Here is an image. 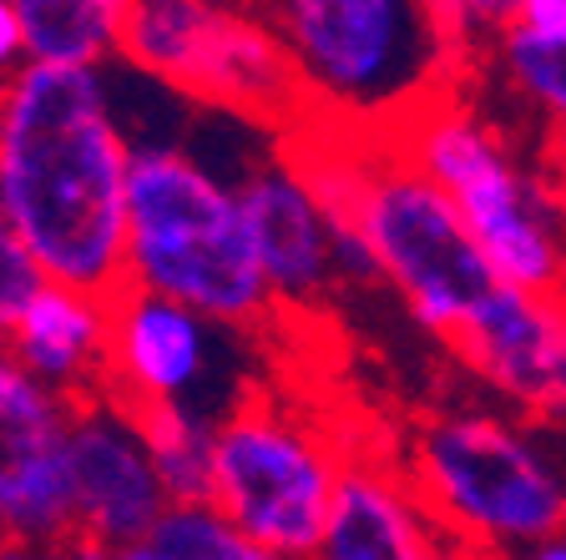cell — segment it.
Listing matches in <instances>:
<instances>
[{
  "label": "cell",
  "mask_w": 566,
  "mask_h": 560,
  "mask_svg": "<svg viewBox=\"0 0 566 560\" xmlns=\"http://www.w3.org/2000/svg\"><path fill=\"white\" fill-rule=\"evenodd\" d=\"M531 556H542V560H566V530H562V536H552V540H542V546L531 550Z\"/></svg>",
  "instance_id": "obj_23"
},
{
  "label": "cell",
  "mask_w": 566,
  "mask_h": 560,
  "mask_svg": "<svg viewBox=\"0 0 566 560\" xmlns=\"http://www.w3.org/2000/svg\"><path fill=\"white\" fill-rule=\"evenodd\" d=\"M142 424H147V440H153V459L167 485V500H212V434H218V420L198 414V409H147Z\"/></svg>",
  "instance_id": "obj_17"
},
{
  "label": "cell",
  "mask_w": 566,
  "mask_h": 560,
  "mask_svg": "<svg viewBox=\"0 0 566 560\" xmlns=\"http://www.w3.org/2000/svg\"><path fill=\"white\" fill-rule=\"evenodd\" d=\"M446 526L420 495L410 469L379 459H344L339 490L329 505L324 550L329 560H420L446 550Z\"/></svg>",
  "instance_id": "obj_14"
},
{
  "label": "cell",
  "mask_w": 566,
  "mask_h": 560,
  "mask_svg": "<svg viewBox=\"0 0 566 560\" xmlns=\"http://www.w3.org/2000/svg\"><path fill=\"white\" fill-rule=\"evenodd\" d=\"M511 21L526 31H566V0H516Z\"/></svg>",
  "instance_id": "obj_22"
},
{
  "label": "cell",
  "mask_w": 566,
  "mask_h": 560,
  "mask_svg": "<svg viewBox=\"0 0 566 560\" xmlns=\"http://www.w3.org/2000/svg\"><path fill=\"white\" fill-rule=\"evenodd\" d=\"M127 283L182 298L228 328H259L279 314L238 182H223L218 167L172 141L132 152Z\"/></svg>",
  "instance_id": "obj_3"
},
{
  "label": "cell",
  "mask_w": 566,
  "mask_h": 560,
  "mask_svg": "<svg viewBox=\"0 0 566 560\" xmlns=\"http://www.w3.org/2000/svg\"><path fill=\"white\" fill-rule=\"evenodd\" d=\"M132 560H263L218 500H167Z\"/></svg>",
  "instance_id": "obj_16"
},
{
  "label": "cell",
  "mask_w": 566,
  "mask_h": 560,
  "mask_svg": "<svg viewBox=\"0 0 566 560\" xmlns=\"http://www.w3.org/2000/svg\"><path fill=\"white\" fill-rule=\"evenodd\" d=\"M395 141L460 202L495 278L552 293L566 288V237L552 198L521 172L506 141L475 112L446 96L424 106Z\"/></svg>",
  "instance_id": "obj_7"
},
{
  "label": "cell",
  "mask_w": 566,
  "mask_h": 560,
  "mask_svg": "<svg viewBox=\"0 0 566 560\" xmlns=\"http://www.w3.org/2000/svg\"><path fill=\"white\" fill-rule=\"evenodd\" d=\"M71 409L21 363L0 369V520L15 550H82L71 485Z\"/></svg>",
  "instance_id": "obj_9"
},
{
  "label": "cell",
  "mask_w": 566,
  "mask_h": 560,
  "mask_svg": "<svg viewBox=\"0 0 566 560\" xmlns=\"http://www.w3.org/2000/svg\"><path fill=\"white\" fill-rule=\"evenodd\" d=\"M71 485L76 536L92 556H132L167 505L147 424L112 389H96L71 409Z\"/></svg>",
  "instance_id": "obj_10"
},
{
  "label": "cell",
  "mask_w": 566,
  "mask_h": 560,
  "mask_svg": "<svg viewBox=\"0 0 566 560\" xmlns=\"http://www.w3.org/2000/svg\"><path fill=\"white\" fill-rule=\"evenodd\" d=\"M485 389L542 420H566V288L501 283L450 334Z\"/></svg>",
  "instance_id": "obj_11"
},
{
  "label": "cell",
  "mask_w": 566,
  "mask_h": 560,
  "mask_svg": "<svg viewBox=\"0 0 566 560\" xmlns=\"http://www.w3.org/2000/svg\"><path fill=\"white\" fill-rule=\"evenodd\" d=\"M410 475L465 550H536L566 530V475L491 414H440L410 444Z\"/></svg>",
  "instance_id": "obj_5"
},
{
  "label": "cell",
  "mask_w": 566,
  "mask_h": 560,
  "mask_svg": "<svg viewBox=\"0 0 566 560\" xmlns=\"http://www.w3.org/2000/svg\"><path fill=\"white\" fill-rule=\"evenodd\" d=\"M495 61L511 92L566 131V31H526L506 21L495 31Z\"/></svg>",
  "instance_id": "obj_18"
},
{
  "label": "cell",
  "mask_w": 566,
  "mask_h": 560,
  "mask_svg": "<svg viewBox=\"0 0 566 560\" xmlns=\"http://www.w3.org/2000/svg\"><path fill=\"white\" fill-rule=\"evenodd\" d=\"M132 152L102 66L25 61L6 82L0 212L46 278L106 298L127 288Z\"/></svg>",
  "instance_id": "obj_1"
},
{
  "label": "cell",
  "mask_w": 566,
  "mask_h": 560,
  "mask_svg": "<svg viewBox=\"0 0 566 560\" xmlns=\"http://www.w3.org/2000/svg\"><path fill=\"white\" fill-rule=\"evenodd\" d=\"M25 61H31V46H25L21 6H15V0H0V86L11 82Z\"/></svg>",
  "instance_id": "obj_21"
},
{
  "label": "cell",
  "mask_w": 566,
  "mask_h": 560,
  "mask_svg": "<svg viewBox=\"0 0 566 560\" xmlns=\"http://www.w3.org/2000/svg\"><path fill=\"white\" fill-rule=\"evenodd\" d=\"M308 117L400 137L460 82L471 41L430 0H273Z\"/></svg>",
  "instance_id": "obj_2"
},
{
  "label": "cell",
  "mask_w": 566,
  "mask_h": 560,
  "mask_svg": "<svg viewBox=\"0 0 566 560\" xmlns=\"http://www.w3.org/2000/svg\"><path fill=\"white\" fill-rule=\"evenodd\" d=\"M31 61L61 66H106L122 56L132 0H15Z\"/></svg>",
  "instance_id": "obj_15"
},
{
  "label": "cell",
  "mask_w": 566,
  "mask_h": 560,
  "mask_svg": "<svg viewBox=\"0 0 566 560\" xmlns=\"http://www.w3.org/2000/svg\"><path fill=\"white\" fill-rule=\"evenodd\" d=\"M6 363H11V353H6V339H0V369H6Z\"/></svg>",
  "instance_id": "obj_24"
},
{
  "label": "cell",
  "mask_w": 566,
  "mask_h": 560,
  "mask_svg": "<svg viewBox=\"0 0 566 560\" xmlns=\"http://www.w3.org/2000/svg\"><path fill=\"white\" fill-rule=\"evenodd\" d=\"M122 61L208 112L253 117L279 137L308 121L304 82L279 25L238 11V0H132Z\"/></svg>",
  "instance_id": "obj_4"
},
{
  "label": "cell",
  "mask_w": 566,
  "mask_h": 560,
  "mask_svg": "<svg viewBox=\"0 0 566 560\" xmlns=\"http://www.w3.org/2000/svg\"><path fill=\"white\" fill-rule=\"evenodd\" d=\"M228 334L238 328L198 314L182 298L127 288L112 298V369L106 389L132 409H198L208 414L228 373ZM218 420V414H208Z\"/></svg>",
  "instance_id": "obj_8"
},
{
  "label": "cell",
  "mask_w": 566,
  "mask_h": 560,
  "mask_svg": "<svg viewBox=\"0 0 566 560\" xmlns=\"http://www.w3.org/2000/svg\"><path fill=\"white\" fill-rule=\"evenodd\" d=\"M344 450L298 409L248 399L218 420L212 500L263 560H304L324 550Z\"/></svg>",
  "instance_id": "obj_6"
},
{
  "label": "cell",
  "mask_w": 566,
  "mask_h": 560,
  "mask_svg": "<svg viewBox=\"0 0 566 560\" xmlns=\"http://www.w3.org/2000/svg\"><path fill=\"white\" fill-rule=\"evenodd\" d=\"M0 121H6V86H0Z\"/></svg>",
  "instance_id": "obj_25"
},
{
  "label": "cell",
  "mask_w": 566,
  "mask_h": 560,
  "mask_svg": "<svg viewBox=\"0 0 566 560\" xmlns=\"http://www.w3.org/2000/svg\"><path fill=\"white\" fill-rule=\"evenodd\" d=\"M11 363L35 373L66 399L106 389L112 369V298L76 283L46 278L21 304V314L0 328Z\"/></svg>",
  "instance_id": "obj_13"
},
{
  "label": "cell",
  "mask_w": 566,
  "mask_h": 560,
  "mask_svg": "<svg viewBox=\"0 0 566 560\" xmlns=\"http://www.w3.org/2000/svg\"><path fill=\"white\" fill-rule=\"evenodd\" d=\"M238 202H243L248 233L259 247L263 278H269L279 308H298V314H318V304L329 298L339 278V237H334V218L304 167L289 157V147H273L259 167H248L238 177Z\"/></svg>",
  "instance_id": "obj_12"
},
{
  "label": "cell",
  "mask_w": 566,
  "mask_h": 560,
  "mask_svg": "<svg viewBox=\"0 0 566 560\" xmlns=\"http://www.w3.org/2000/svg\"><path fill=\"white\" fill-rule=\"evenodd\" d=\"M41 283H46L41 263H35L31 247L21 243V233H15L11 222H6V212H0V328L21 314V304Z\"/></svg>",
  "instance_id": "obj_19"
},
{
  "label": "cell",
  "mask_w": 566,
  "mask_h": 560,
  "mask_svg": "<svg viewBox=\"0 0 566 560\" xmlns=\"http://www.w3.org/2000/svg\"><path fill=\"white\" fill-rule=\"evenodd\" d=\"M465 41H475L481 31H501L516 11V0H430Z\"/></svg>",
  "instance_id": "obj_20"
}]
</instances>
